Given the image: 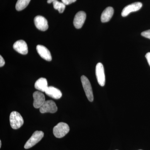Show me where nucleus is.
Masks as SVG:
<instances>
[{
	"label": "nucleus",
	"instance_id": "nucleus-1",
	"mask_svg": "<svg viewBox=\"0 0 150 150\" xmlns=\"http://www.w3.org/2000/svg\"><path fill=\"white\" fill-rule=\"evenodd\" d=\"M10 122L11 127L14 129H19L24 123L23 118L19 112L13 111L10 115Z\"/></svg>",
	"mask_w": 150,
	"mask_h": 150
},
{
	"label": "nucleus",
	"instance_id": "nucleus-2",
	"mask_svg": "<svg viewBox=\"0 0 150 150\" xmlns=\"http://www.w3.org/2000/svg\"><path fill=\"white\" fill-rule=\"evenodd\" d=\"M69 130V127L67 123L61 122L54 127L53 133L56 138H62L66 136Z\"/></svg>",
	"mask_w": 150,
	"mask_h": 150
},
{
	"label": "nucleus",
	"instance_id": "nucleus-3",
	"mask_svg": "<svg viewBox=\"0 0 150 150\" xmlns=\"http://www.w3.org/2000/svg\"><path fill=\"white\" fill-rule=\"evenodd\" d=\"M81 81L88 99L90 102H93V93L90 81L85 76H82L81 77Z\"/></svg>",
	"mask_w": 150,
	"mask_h": 150
},
{
	"label": "nucleus",
	"instance_id": "nucleus-4",
	"mask_svg": "<svg viewBox=\"0 0 150 150\" xmlns=\"http://www.w3.org/2000/svg\"><path fill=\"white\" fill-rule=\"evenodd\" d=\"M44 136V133L42 131H35L31 137L25 143L24 146L25 149L32 147L42 139Z\"/></svg>",
	"mask_w": 150,
	"mask_h": 150
},
{
	"label": "nucleus",
	"instance_id": "nucleus-5",
	"mask_svg": "<svg viewBox=\"0 0 150 150\" xmlns=\"http://www.w3.org/2000/svg\"><path fill=\"white\" fill-rule=\"evenodd\" d=\"M40 111L41 113L46 112L55 113L58 110L57 105L53 100H46L45 103L40 108Z\"/></svg>",
	"mask_w": 150,
	"mask_h": 150
},
{
	"label": "nucleus",
	"instance_id": "nucleus-6",
	"mask_svg": "<svg viewBox=\"0 0 150 150\" xmlns=\"http://www.w3.org/2000/svg\"><path fill=\"white\" fill-rule=\"evenodd\" d=\"M96 74L98 82L101 86H103L105 84V79L104 69L101 63H98L96 68Z\"/></svg>",
	"mask_w": 150,
	"mask_h": 150
},
{
	"label": "nucleus",
	"instance_id": "nucleus-7",
	"mask_svg": "<svg viewBox=\"0 0 150 150\" xmlns=\"http://www.w3.org/2000/svg\"><path fill=\"white\" fill-rule=\"evenodd\" d=\"M142 4L141 2H135L126 6L123 9L121 15L123 17L127 16L131 13L139 10L142 8Z\"/></svg>",
	"mask_w": 150,
	"mask_h": 150
},
{
	"label": "nucleus",
	"instance_id": "nucleus-8",
	"mask_svg": "<svg viewBox=\"0 0 150 150\" xmlns=\"http://www.w3.org/2000/svg\"><path fill=\"white\" fill-rule=\"evenodd\" d=\"M34 23L38 29L41 31H46L48 29V21L44 17L37 16L34 18Z\"/></svg>",
	"mask_w": 150,
	"mask_h": 150
},
{
	"label": "nucleus",
	"instance_id": "nucleus-9",
	"mask_svg": "<svg viewBox=\"0 0 150 150\" xmlns=\"http://www.w3.org/2000/svg\"><path fill=\"white\" fill-rule=\"evenodd\" d=\"M86 13L82 11L76 14L74 20V25L77 29H80L82 27L86 19Z\"/></svg>",
	"mask_w": 150,
	"mask_h": 150
},
{
	"label": "nucleus",
	"instance_id": "nucleus-10",
	"mask_svg": "<svg viewBox=\"0 0 150 150\" xmlns=\"http://www.w3.org/2000/svg\"><path fill=\"white\" fill-rule=\"evenodd\" d=\"M13 49L19 54L26 55L28 53L27 43L22 40H18L13 45Z\"/></svg>",
	"mask_w": 150,
	"mask_h": 150
},
{
	"label": "nucleus",
	"instance_id": "nucleus-11",
	"mask_svg": "<svg viewBox=\"0 0 150 150\" xmlns=\"http://www.w3.org/2000/svg\"><path fill=\"white\" fill-rule=\"evenodd\" d=\"M33 105L35 108H40L46 101L45 96L40 92H35L33 93Z\"/></svg>",
	"mask_w": 150,
	"mask_h": 150
},
{
	"label": "nucleus",
	"instance_id": "nucleus-12",
	"mask_svg": "<svg viewBox=\"0 0 150 150\" xmlns=\"http://www.w3.org/2000/svg\"><path fill=\"white\" fill-rule=\"evenodd\" d=\"M36 50L40 57L44 60L48 62H50L52 60L51 53L45 46L42 45H38L36 46Z\"/></svg>",
	"mask_w": 150,
	"mask_h": 150
},
{
	"label": "nucleus",
	"instance_id": "nucleus-13",
	"mask_svg": "<svg viewBox=\"0 0 150 150\" xmlns=\"http://www.w3.org/2000/svg\"><path fill=\"white\" fill-rule=\"evenodd\" d=\"M45 92L48 96L55 99H60L62 96L60 90L53 86H48Z\"/></svg>",
	"mask_w": 150,
	"mask_h": 150
},
{
	"label": "nucleus",
	"instance_id": "nucleus-14",
	"mask_svg": "<svg viewBox=\"0 0 150 150\" xmlns=\"http://www.w3.org/2000/svg\"><path fill=\"white\" fill-rule=\"evenodd\" d=\"M114 13V10L111 7H108L105 9L101 14V21L103 23L107 22L112 18Z\"/></svg>",
	"mask_w": 150,
	"mask_h": 150
},
{
	"label": "nucleus",
	"instance_id": "nucleus-15",
	"mask_svg": "<svg viewBox=\"0 0 150 150\" xmlns=\"http://www.w3.org/2000/svg\"><path fill=\"white\" fill-rule=\"evenodd\" d=\"M34 86L38 90L45 92L48 87L47 80L45 78H40L35 82Z\"/></svg>",
	"mask_w": 150,
	"mask_h": 150
},
{
	"label": "nucleus",
	"instance_id": "nucleus-16",
	"mask_svg": "<svg viewBox=\"0 0 150 150\" xmlns=\"http://www.w3.org/2000/svg\"><path fill=\"white\" fill-rule=\"evenodd\" d=\"M30 0H18L16 8L17 11H21L25 8L29 4Z\"/></svg>",
	"mask_w": 150,
	"mask_h": 150
},
{
	"label": "nucleus",
	"instance_id": "nucleus-17",
	"mask_svg": "<svg viewBox=\"0 0 150 150\" xmlns=\"http://www.w3.org/2000/svg\"><path fill=\"white\" fill-rule=\"evenodd\" d=\"M54 9L59 11L60 13H63L66 8V5L62 2H60L59 1H54L53 2Z\"/></svg>",
	"mask_w": 150,
	"mask_h": 150
},
{
	"label": "nucleus",
	"instance_id": "nucleus-18",
	"mask_svg": "<svg viewBox=\"0 0 150 150\" xmlns=\"http://www.w3.org/2000/svg\"><path fill=\"white\" fill-rule=\"evenodd\" d=\"M141 35L144 37L150 39V30H148L142 32Z\"/></svg>",
	"mask_w": 150,
	"mask_h": 150
},
{
	"label": "nucleus",
	"instance_id": "nucleus-19",
	"mask_svg": "<svg viewBox=\"0 0 150 150\" xmlns=\"http://www.w3.org/2000/svg\"><path fill=\"white\" fill-rule=\"evenodd\" d=\"M62 2L64 3L65 5H68L75 2L76 0H62Z\"/></svg>",
	"mask_w": 150,
	"mask_h": 150
},
{
	"label": "nucleus",
	"instance_id": "nucleus-20",
	"mask_svg": "<svg viewBox=\"0 0 150 150\" xmlns=\"http://www.w3.org/2000/svg\"><path fill=\"white\" fill-rule=\"evenodd\" d=\"M5 64L4 60L1 56H0V67H3Z\"/></svg>",
	"mask_w": 150,
	"mask_h": 150
},
{
	"label": "nucleus",
	"instance_id": "nucleus-21",
	"mask_svg": "<svg viewBox=\"0 0 150 150\" xmlns=\"http://www.w3.org/2000/svg\"><path fill=\"white\" fill-rule=\"evenodd\" d=\"M146 58L147 60L148 64H149L150 67V52L147 53L146 55Z\"/></svg>",
	"mask_w": 150,
	"mask_h": 150
},
{
	"label": "nucleus",
	"instance_id": "nucleus-22",
	"mask_svg": "<svg viewBox=\"0 0 150 150\" xmlns=\"http://www.w3.org/2000/svg\"><path fill=\"white\" fill-rule=\"evenodd\" d=\"M57 1V0H48L47 1V3L48 4H51V3H53L54 1Z\"/></svg>",
	"mask_w": 150,
	"mask_h": 150
},
{
	"label": "nucleus",
	"instance_id": "nucleus-23",
	"mask_svg": "<svg viewBox=\"0 0 150 150\" xmlns=\"http://www.w3.org/2000/svg\"><path fill=\"white\" fill-rule=\"evenodd\" d=\"M1 145H2L1 141H0V148H1Z\"/></svg>",
	"mask_w": 150,
	"mask_h": 150
},
{
	"label": "nucleus",
	"instance_id": "nucleus-24",
	"mask_svg": "<svg viewBox=\"0 0 150 150\" xmlns=\"http://www.w3.org/2000/svg\"></svg>",
	"mask_w": 150,
	"mask_h": 150
},
{
	"label": "nucleus",
	"instance_id": "nucleus-25",
	"mask_svg": "<svg viewBox=\"0 0 150 150\" xmlns=\"http://www.w3.org/2000/svg\"></svg>",
	"mask_w": 150,
	"mask_h": 150
}]
</instances>
